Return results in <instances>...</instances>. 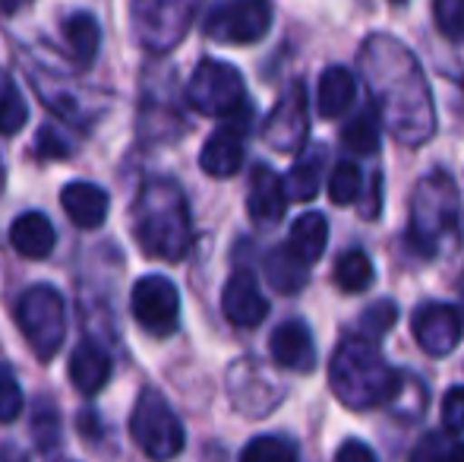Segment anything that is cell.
Returning <instances> with one entry per match:
<instances>
[{
	"instance_id": "obj_1",
	"label": "cell",
	"mask_w": 464,
	"mask_h": 462,
	"mask_svg": "<svg viewBox=\"0 0 464 462\" xmlns=\"http://www.w3.org/2000/svg\"><path fill=\"white\" fill-rule=\"evenodd\" d=\"M133 238L149 257L178 263L193 244L187 197L174 181H149L133 203Z\"/></svg>"
},
{
	"instance_id": "obj_2",
	"label": "cell",
	"mask_w": 464,
	"mask_h": 462,
	"mask_svg": "<svg viewBox=\"0 0 464 462\" xmlns=\"http://www.w3.org/2000/svg\"><path fill=\"white\" fill-rule=\"evenodd\" d=\"M332 393L348 408H376L392 402L401 389V377L392 364H385L382 351L363 333L344 336L338 342L329 364Z\"/></svg>"
},
{
	"instance_id": "obj_3",
	"label": "cell",
	"mask_w": 464,
	"mask_h": 462,
	"mask_svg": "<svg viewBox=\"0 0 464 462\" xmlns=\"http://www.w3.org/2000/svg\"><path fill=\"white\" fill-rule=\"evenodd\" d=\"M16 323L38 361H51L67 336V304L54 285H32L16 301Z\"/></svg>"
},
{
	"instance_id": "obj_4",
	"label": "cell",
	"mask_w": 464,
	"mask_h": 462,
	"mask_svg": "<svg viewBox=\"0 0 464 462\" xmlns=\"http://www.w3.org/2000/svg\"><path fill=\"white\" fill-rule=\"evenodd\" d=\"M130 434H133L136 447L155 462H168L180 457L187 444V434L174 408L159 389H142L140 399L130 415Z\"/></svg>"
},
{
	"instance_id": "obj_5",
	"label": "cell",
	"mask_w": 464,
	"mask_h": 462,
	"mask_svg": "<svg viewBox=\"0 0 464 462\" xmlns=\"http://www.w3.org/2000/svg\"><path fill=\"white\" fill-rule=\"evenodd\" d=\"M459 219V191L446 172H433L420 181L411 203V234L427 253L440 247L442 234L452 231Z\"/></svg>"
},
{
	"instance_id": "obj_6",
	"label": "cell",
	"mask_w": 464,
	"mask_h": 462,
	"mask_svg": "<svg viewBox=\"0 0 464 462\" xmlns=\"http://www.w3.org/2000/svg\"><path fill=\"white\" fill-rule=\"evenodd\" d=\"M187 102L206 117L246 114V86L237 67L225 61H202L187 83Z\"/></svg>"
},
{
	"instance_id": "obj_7",
	"label": "cell",
	"mask_w": 464,
	"mask_h": 462,
	"mask_svg": "<svg viewBox=\"0 0 464 462\" xmlns=\"http://www.w3.org/2000/svg\"><path fill=\"white\" fill-rule=\"evenodd\" d=\"M196 6V0H133L130 23L136 42L152 54H168L187 35Z\"/></svg>"
},
{
	"instance_id": "obj_8",
	"label": "cell",
	"mask_w": 464,
	"mask_h": 462,
	"mask_svg": "<svg viewBox=\"0 0 464 462\" xmlns=\"http://www.w3.org/2000/svg\"><path fill=\"white\" fill-rule=\"evenodd\" d=\"M269 0H218L208 10L206 35L218 44H253L269 32Z\"/></svg>"
},
{
	"instance_id": "obj_9",
	"label": "cell",
	"mask_w": 464,
	"mask_h": 462,
	"mask_svg": "<svg viewBox=\"0 0 464 462\" xmlns=\"http://www.w3.org/2000/svg\"><path fill=\"white\" fill-rule=\"evenodd\" d=\"M133 317L146 333L171 336L180 323V291L168 276H142L133 285Z\"/></svg>"
},
{
	"instance_id": "obj_10",
	"label": "cell",
	"mask_w": 464,
	"mask_h": 462,
	"mask_svg": "<svg viewBox=\"0 0 464 462\" xmlns=\"http://www.w3.org/2000/svg\"><path fill=\"white\" fill-rule=\"evenodd\" d=\"M306 133H310L306 93L300 83H294V86L278 99V105L272 108L269 121H266V127H263V136L272 149H278V152H297V149H304Z\"/></svg>"
},
{
	"instance_id": "obj_11",
	"label": "cell",
	"mask_w": 464,
	"mask_h": 462,
	"mask_svg": "<svg viewBox=\"0 0 464 462\" xmlns=\"http://www.w3.org/2000/svg\"><path fill=\"white\" fill-rule=\"evenodd\" d=\"M411 327H414L417 346L427 355L442 358L449 351H455V346L461 342L464 317L452 304H423L414 314V320H411Z\"/></svg>"
},
{
	"instance_id": "obj_12",
	"label": "cell",
	"mask_w": 464,
	"mask_h": 462,
	"mask_svg": "<svg viewBox=\"0 0 464 462\" xmlns=\"http://www.w3.org/2000/svg\"><path fill=\"white\" fill-rule=\"evenodd\" d=\"M221 314L231 327L240 329H253L266 320L269 314V301L259 291V282L253 279V272H234L225 282V291H221Z\"/></svg>"
},
{
	"instance_id": "obj_13",
	"label": "cell",
	"mask_w": 464,
	"mask_h": 462,
	"mask_svg": "<svg viewBox=\"0 0 464 462\" xmlns=\"http://www.w3.org/2000/svg\"><path fill=\"white\" fill-rule=\"evenodd\" d=\"M287 193H285V178H278L269 165H256L250 174V187H246V212L256 225L269 229L285 219L287 210Z\"/></svg>"
},
{
	"instance_id": "obj_14",
	"label": "cell",
	"mask_w": 464,
	"mask_h": 462,
	"mask_svg": "<svg viewBox=\"0 0 464 462\" xmlns=\"http://www.w3.org/2000/svg\"><path fill=\"white\" fill-rule=\"evenodd\" d=\"M269 355L278 368L294 370V374H310L316 368V342L304 320H287L272 333Z\"/></svg>"
},
{
	"instance_id": "obj_15",
	"label": "cell",
	"mask_w": 464,
	"mask_h": 462,
	"mask_svg": "<svg viewBox=\"0 0 464 462\" xmlns=\"http://www.w3.org/2000/svg\"><path fill=\"white\" fill-rule=\"evenodd\" d=\"M244 165V127L225 123L206 140L199 152V168L208 178H231Z\"/></svg>"
},
{
	"instance_id": "obj_16",
	"label": "cell",
	"mask_w": 464,
	"mask_h": 462,
	"mask_svg": "<svg viewBox=\"0 0 464 462\" xmlns=\"http://www.w3.org/2000/svg\"><path fill=\"white\" fill-rule=\"evenodd\" d=\"M61 206L67 219L82 231H95L108 219V193L89 181H73L61 191Z\"/></svg>"
},
{
	"instance_id": "obj_17",
	"label": "cell",
	"mask_w": 464,
	"mask_h": 462,
	"mask_svg": "<svg viewBox=\"0 0 464 462\" xmlns=\"http://www.w3.org/2000/svg\"><path fill=\"white\" fill-rule=\"evenodd\" d=\"M73 387L82 396H98L104 389V383L111 380V358L108 351L98 346L95 339H82L80 346L70 355V368H67Z\"/></svg>"
},
{
	"instance_id": "obj_18",
	"label": "cell",
	"mask_w": 464,
	"mask_h": 462,
	"mask_svg": "<svg viewBox=\"0 0 464 462\" xmlns=\"http://www.w3.org/2000/svg\"><path fill=\"white\" fill-rule=\"evenodd\" d=\"M10 244L19 257L25 260H44L51 257L57 244L54 225L44 212H23L16 222L10 225Z\"/></svg>"
},
{
	"instance_id": "obj_19",
	"label": "cell",
	"mask_w": 464,
	"mask_h": 462,
	"mask_svg": "<svg viewBox=\"0 0 464 462\" xmlns=\"http://www.w3.org/2000/svg\"><path fill=\"white\" fill-rule=\"evenodd\" d=\"M354 95H357V83L351 76V70L344 67H325L323 76H319V86H316V105L319 114L323 117H338L344 114L351 105H354Z\"/></svg>"
},
{
	"instance_id": "obj_20",
	"label": "cell",
	"mask_w": 464,
	"mask_h": 462,
	"mask_svg": "<svg viewBox=\"0 0 464 462\" xmlns=\"http://www.w3.org/2000/svg\"><path fill=\"white\" fill-rule=\"evenodd\" d=\"M263 270H266V279H269L272 289L285 291V295L300 291L306 285V279H310V263H304L291 247H272Z\"/></svg>"
},
{
	"instance_id": "obj_21",
	"label": "cell",
	"mask_w": 464,
	"mask_h": 462,
	"mask_svg": "<svg viewBox=\"0 0 464 462\" xmlns=\"http://www.w3.org/2000/svg\"><path fill=\"white\" fill-rule=\"evenodd\" d=\"M325 244H329V222H325L323 212H304V216L291 225L287 247H291L304 263H310V266L319 263V257L325 253Z\"/></svg>"
},
{
	"instance_id": "obj_22",
	"label": "cell",
	"mask_w": 464,
	"mask_h": 462,
	"mask_svg": "<svg viewBox=\"0 0 464 462\" xmlns=\"http://www.w3.org/2000/svg\"><path fill=\"white\" fill-rule=\"evenodd\" d=\"M63 38H67L70 51H73L80 67H89V64L98 57V48H102V29H98L95 16H89V13H73V16L63 23Z\"/></svg>"
},
{
	"instance_id": "obj_23",
	"label": "cell",
	"mask_w": 464,
	"mask_h": 462,
	"mask_svg": "<svg viewBox=\"0 0 464 462\" xmlns=\"http://www.w3.org/2000/svg\"><path fill=\"white\" fill-rule=\"evenodd\" d=\"M372 279H376L372 260L361 251V247H351V251H344L342 257H338L335 282H338V289H342V291H348V295L367 291L372 285Z\"/></svg>"
},
{
	"instance_id": "obj_24",
	"label": "cell",
	"mask_w": 464,
	"mask_h": 462,
	"mask_svg": "<svg viewBox=\"0 0 464 462\" xmlns=\"http://www.w3.org/2000/svg\"><path fill=\"white\" fill-rule=\"evenodd\" d=\"M411 462H464V437L452 431H430L417 440Z\"/></svg>"
},
{
	"instance_id": "obj_25",
	"label": "cell",
	"mask_w": 464,
	"mask_h": 462,
	"mask_svg": "<svg viewBox=\"0 0 464 462\" xmlns=\"http://www.w3.org/2000/svg\"><path fill=\"white\" fill-rule=\"evenodd\" d=\"M25 121H29V105H25L10 70H0V133L4 136L19 133L25 127Z\"/></svg>"
},
{
	"instance_id": "obj_26",
	"label": "cell",
	"mask_w": 464,
	"mask_h": 462,
	"mask_svg": "<svg viewBox=\"0 0 464 462\" xmlns=\"http://www.w3.org/2000/svg\"><path fill=\"white\" fill-rule=\"evenodd\" d=\"M379 140H382V130H379L376 112H370V108L357 112L342 130V143L357 155H372L379 149Z\"/></svg>"
},
{
	"instance_id": "obj_27",
	"label": "cell",
	"mask_w": 464,
	"mask_h": 462,
	"mask_svg": "<svg viewBox=\"0 0 464 462\" xmlns=\"http://www.w3.org/2000/svg\"><path fill=\"white\" fill-rule=\"evenodd\" d=\"M240 462H297V444L281 434H259L244 447Z\"/></svg>"
},
{
	"instance_id": "obj_28",
	"label": "cell",
	"mask_w": 464,
	"mask_h": 462,
	"mask_svg": "<svg viewBox=\"0 0 464 462\" xmlns=\"http://www.w3.org/2000/svg\"><path fill=\"white\" fill-rule=\"evenodd\" d=\"M285 193L291 203H310L319 193V159H297L285 174Z\"/></svg>"
},
{
	"instance_id": "obj_29",
	"label": "cell",
	"mask_w": 464,
	"mask_h": 462,
	"mask_svg": "<svg viewBox=\"0 0 464 462\" xmlns=\"http://www.w3.org/2000/svg\"><path fill=\"white\" fill-rule=\"evenodd\" d=\"M363 191V174L354 162H338L329 178V200L335 206H351Z\"/></svg>"
},
{
	"instance_id": "obj_30",
	"label": "cell",
	"mask_w": 464,
	"mask_h": 462,
	"mask_svg": "<svg viewBox=\"0 0 464 462\" xmlns=\"http://www.w3.org/2000/svg\"><path fill=\"white\" fill-rule=\"evenodd\" d=\"M23 412V389H19L16 374L10 370V364H0V421L10 425Z\"/></svg>"
},
{
	"instance_id": "obj_31",
	"label": "cell",
	"mask_w": 464,
	"mask_h": 462,
	"mask_svg": "<svg viewBox=\"0 0 464 462\" xmlns=\"http://www.w3.org/2000/svg\"><path fill=\"white\" fill-rule=\"evenodd\" d=\"M395 320H398L395 304H392V301H376V304H370L367 314L361 317V333L367 336V339L376 342L379 336L389 333V329L395 327Z\"/></svg>"
},
{
	"instance_id": "obj_32",
	"label": "cell",
	"mask_w": 464,
	"mask_h": 462,
	"mask_svg": "<svg viewBox=\"0 0 464 462\" xmlns=\"http://www.w3.org/2000/svg\"><path fill=\"white\" fill-rule=\"evenodd\" d=\"M436 25L446 38H464V0H433Z\"/></svg>"
},
{
	"instance_id": "obj_33",
	"label": "cell",
	"mask_w": 464,
	"mask_h": 462,
	"mask_svg": "<svg viewBox=\"0 0 464 462\" xmlns=\"http://www.w3.org/2000/svg\"><path fill=\"white\" fill-rule=\"evenodd\" d=\"M442 425L452 434H464V387H452L442 396Z\"/></svg>"
},
{
	"instance_id": "obj_34",
	"label": "cell",
	"mask_w": 464,
	"mask_h": 462,
	"mask_svg": "<svg viewBox=\"0 0 464 462\" xmlns=\"http://www.w3.org/2000/svg\"><path fill=\"white\" fill-rule=\"evenodd\" d=\"M335 462H376V453L363 440H344L335 453Z\"/></svg>"
},
{
	"instance_id": "obj_35",
	"label": "cell",
	"mask_w": 464,
	"mask_h": 462,
	"mask_svg": "<svg viewBox=\"0 0 464 462\" xmlns=\"http://www.w3.org/2000/svg\"><path fill=\"white\" fill-rule=\"evenodd\" d=\"M25 4H29V0H0V10H4V13H16L19 6H25Z\"/></svg>"
},
{
	"instance_id": "obj_36",
	"label": "cell",
	"mask_w": 464,
	"mask_h": 462,
	"mask_svg": "<svg viewBox=\"0 0 464 462\" xmlns=\"http://www.w3.org/2000/svg\"><path fill=\"white\" fill-rule=\"evenodd\" d=\"M0 181H4V165H0Z\"/></svg>"
},
{
	"instance_id": "obj_37",
	"label": "cell",
	"mask_w": 464,
	"mask_h": 462,
	"mask_svg": "<svg viewBox=\"0 0 464 462\" xmlns=\"http://www.w3.org/2000/svg\"><path fill=\"white\" fill-rule=\"evenodd\" d=\"M392 4H404V0H392Z\"/></svg>"
},
{
	"instance_id": "obj_38",
	"label": "cell",
	"mask_w": 464,
	"mask_h": 462,
	"mask_svg": "<svg viewBox=\"0 0 464 462\" xmlns=\"http://www.w3.org/2000/svg\"><path fill=\"white\" fill-rule=\"evenodd\" d=\"M13 462H25V459H23V457H19V459H13Z\"/></svg>"
},
{
	"instance_id": "obj_39",
	"label": "cell",
	"mask_w": 464,
	"mask_h": 462,
	"mask_svg": "<svg viewBox=\"0 0 464 462\" xmlns=\"http://www.w3.org/2000/svg\"><path fill=\"white\" fill-rule=\"evenodd\" d=\"M461 86H464V80H461Z\"/></svg>"
}]
</instances>
